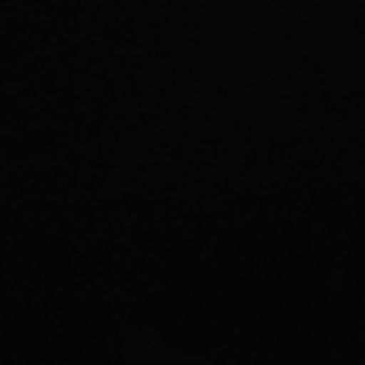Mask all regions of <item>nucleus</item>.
Here are the masks:
<instances>
[]
</instances>
